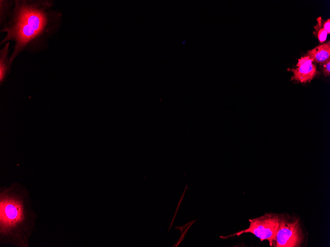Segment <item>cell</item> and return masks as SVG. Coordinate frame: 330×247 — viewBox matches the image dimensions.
<instances>
[{
	"instance_id": "obj_5",
	"label": "cell",
	"mask_w": 330,
	"mask_h": 247,
	"mask_svg": "<svg viewBox=\"0 0 330 247\" xmlns=\"http://www.w3.org/2000/svg\"><path fill=\"white\" fill-rule=\"evenodd\" d=\"M313 62V59L307 56L299 59L296 64L297 68L291 69L293 72L291 79L301 82L311 80L317 73L316 66Z\"/></svg>"
},
{
	"instance_id": "obj_8",
	"label": "cell",
	"mask_w": 330,
	"mask_h": 247,
	"mask_svg": "<svg viewBox=\"0 0 330 247\" xmlns=\"http://www.w3.org/2000/svg\"><path fill=\"white\" fill-rule=\"evenodd\" d=\"M317 24L314 27L315 32L314 34L317 36L320 42H324L327 37L328 33L323 28V20L321 17H319L317 19Z\"/></svg>"
},
{
	"instance_id": "obj_2",
	"label": "cell",
	"mask_w": 330,
	"mask_h": 247,
	"mask_svg": "<svg viewBox=\"0 0 330 247\" xmlns=\"http://www.w3.org/2000/svg\"><path fill=\"white\" fill-rule=\"evenodd\" d=\"M28 191L13 183L0 193V238L3 243L28 247L35 225Z\"/></svg>"
},
{
	"instance_id": "obj_10",
	"label": "cell",
	"mask_w": 330,
	"mask_h": 247,
	"mask_svg": "<svg viewBox=\"0 0 330 247\" xmlns=\"http://www.w3.org/2000/svg\"><path fill=\"white\" fill-rule=\"evenodd\" d=\"M323 29L328 33H330V19H328L326 22L323 23Z\"/></svg>"
},
{
	"instance_id": "obj_4",
	"label": "cell",
	"mask_w": 330,
	"mask_h": 247,
	"mask_svg": "<svg viewBox=\"0 0 330 247\" xmlns=\"http://www.w3.org/2000/svg\"><path fill=\"white\" fill-rule=\"evenodd\" d=\"M303 236L298 219H280L276 236V247H296L302 242Z\"/></svg>"
},
{
	"instance_id": "obj_3",
	"label": "cell",
	"mask_w": 330,
	"mask_h": 247,
	"mask_svg": "<svg viewBox=\"0 0 330 247\" xmlns=\"http://www.w3.org/2000/svg\"><path fill=\"white\" fill-rule=\"evenodd\" d=\"M280 217L276 214L266 213L259 217L250 219L248 228L233 235L221 238H226L233 236H240L245 233H251L261 241L268 240L270 246L276 242V234L279 226Z\"/></svg>"
},
{
	"instance_id": "obj_1",
	"label": "cell",
	"mask_w": 330,
	"mask_h": 247,
	"mask_svg": "<svg viewBox=\"0 0 330 247\" xmlns=\"http://www.w3.org/2000/svg\"><path fill=\"white\" fill-rule=\"evenodd\" d=\"M61 20L62 14L54 9L52 1L14 0L0 19L1 32L5 33L0 45L14 42L10 65L23 51L36 53L45 49L49 39L59 29Z\"/></svg>"
},
{
	"instance_id": "obj_9",
	"label": "cell",
	"mask_w": 330,
	"mask_h": 247,
	"mask_svg": "<svg viewBox=\"0 0 330 247\" xmlns=\"http://www.w3.org/2000/svg\"><path fill=\"white\" fill-rule=\"evenodd\" d=\"M323 72L325 75L328 76L330 74V58H328L323 63Z\"/></svg>"
},
{
	"instance_id": "obj_6",
	"label": "cell",
	"mask_w": 330,
	"mask_h": 247,
	"mask_svg": "<svg viewBox=\"0 0 330 247\" xmlns=\"http://www.w3.org/2000/svg\"><path fill=\"white\" fill-rule=\"evenodd\" d=\"M306 56L313 59L314 62L323 63L330 58V42L319 45L309 50Z\"/></svg>"
},
{
	"instance_id": "obj_7",
	"label": "cell",
	"mask_w": 330,
	"mask_h": 247,
	"mask_svg": "<svg viewBox=\"0 0 330 247\" xmlns=\"http://www.w3.org/2000/svg\"><path fill=\"white\" fill-rule=\"evenodd\" d=\"M9 44L8 42L4 43L3 47L0 51V84L5 80L11 67L10 64Z\"/></svg>"
}]
</instances>
